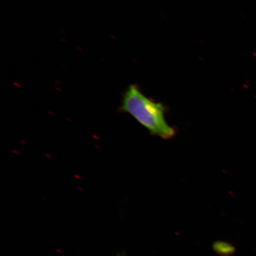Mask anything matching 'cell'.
Wrapping results in <instances>:
<instances>
[{
	"label": "cell",
	"instance_id": "cell-1",
	"mask_svg": "<svg viewBox=\"0 0 256 256\" xmlns=\"http://www.w3.org/2000/svg\"><path fill=\"white\" fill-rule=\"evenodd\" d=\"M120 110L130 114L153 136L164 140L175 136L174 128L166 121L165 106L147 98L136 84L124 92Z\"/></svg>",
	"mask_w": 256,
	"mask_h": 256
},
{
	"label": "cell",
	"instance_id": "cell-2",
	"mask_svg": "<svg viewBox=\"0 0 256 256\" xmlns=\"http://www.w3.org/2000/svg\"><path fill=\"white\" fill-rule=\"evenodd\" d=\"M212 248L214 252L220 256H232L236 250L234 246L228 242L223 241L214 242Z\"/></svg>",
	"mask_w": 256,
	"mask_h": 256
}]
</instances>
